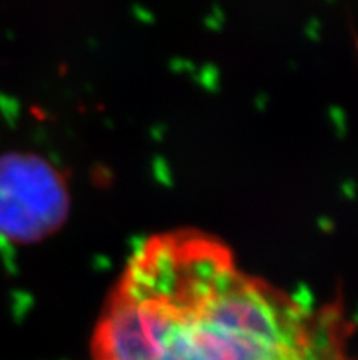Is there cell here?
<instances>
[{
  "label": "cell",
  "instance_id": "6da1fadb",
  "mask_svg": "<svg viewBox=\"0 0 358 360\" xmlns=\"http://www.w3.org/2000/svg\"><path fill=\"white\" fill-rule=\"evenodd\" d=\"M344 319L245 273L200 231L148 238L97 322L94 360H347Z\"/></svg>",
  "mask_w": 358,
  "mask_h": 360
},
{
  "label": "cell",
  "instance_id": "7a4b0ae2",
  "mask_svg": "<svg viewBox=\"0 0 358 360\" xmlns=\"http://www.w3.org/2000/svg\"><path fill=\"white\" fill-rule=\"evenodd\" d=\"M63 207L60 188L39 163H0V229L13 236H35L55 224Z\"/></svg>",
  "mask_w": 358,
  "mask_h": 360
}]
</instances>
